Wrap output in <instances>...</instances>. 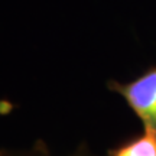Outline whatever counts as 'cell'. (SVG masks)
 Segmentation results:
<instances>
[{"label":"cell","mask_w":156,"mask_h":156,"mask_svg":"<svg viewBox=\"0 0 156 156\" xmlns=\"http://www.w3.org/2000/svg\"><path fill=\"white\" fill-rule=\"evenodd\" d=\"M108 88L122 95L143 127L156 130V65L126 84L113 83Z\"/></svg>","instance_id":"1"},{"label":"cell","mask_w":156,"mask_h":156,"mask_svg":"<svg viewBox=\"0 0 156 156\" xmlns=\"http://www.w3.org/2000/svg\"><path fill=\"white\" fill-rule=\"evenodd\" d=\"M107 156H156V130L145 127L143 133L110 149Z\"/></svg>","instance_id":"2"},{"label":"cell","mask_w":156,"mask_h":156,"mask_svg":"<svg viewBox=\"0 0 156 156\" xmlns=\"http://www.w3.org/2000/svg\"><path fill=\"white\" fill-rule=\"evenodd\" d=\"M75 156H83V155H75Z\"/></svg>","instance_id":"3"}]
</instances>
